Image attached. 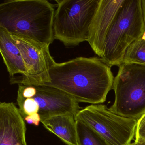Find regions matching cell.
<instances>
[{"label": "cell", "mask_w": 145, "mask_h": 145, "mask_svg": "<svg viewBox=\"0 0 145 145\" xmlns=\"http://www.w3.org/2000/svg\"><path fill=\"white\" fill-rule=\"evenodd\" d=\"M49 73L50 81L46 85L64 91L78 102L92 104L106 101L114 78L111 67L96 57H80L61 63L54 61Z\"/></svg>", "instance_id": "cell-1"}, {"label": "cell", "mask_w": 145, "mask_h": 145, "mask_svg": "<svg viewBox=\"0 0 145 145\" xmlns=\"http://www.w3.org/2000/svg\"><path fill=\"white\" fill-rule=\"evenodd\" d=\"M54 5L46 0H9L0 4V27L44 44L55 40Z\"/></svg>", "instance_id": "cell-2"}, {"label": "cell", "mask_w": 145, "mask_h": 145, "mask_svg": "<svg viewBox=\"0 0 145 145\" xmlns=\"http://www.w3.org/2000/svg\"><path fill=\"white\" fill-rule=\"evenodd\" d=\"M144 32L141 0H124L108 31L101 59L110 67L119 66L128 47Z\"/></svg>", "instance_id": "cell-3"}, {"label": "cell", "mask_w": 145, "mask_h": 145, "mask_svg": "<svg viewBox=\"0 0 145 145\" xmlns=\"http://www.w3.org/2000/svg\"><path fill=\"white\" fill-rule=\"evenodd\" d=\"M101 0L56 1L54 16L55 39L67 46H74L87 41L90 27Z\"/></svg>", "instance_id": "cell-4"}, {"label": "cell", "mask_w": 145, "mask_h": 145, "mask_svg": "<svg viewBox=\"0 0 145 145\" xmlns=\"http://www.w3.org/2000/svg\"><path fill=\"white\" fill-rule=\"evenodd\" d=\"M115 101L110 109L138 120L145 113V65L123 63L114 80Z\"/></svg>", "instance_id": "cell-5"}, {"label": "cell", "mask_w": 145, "mask_h": 145, "mask_svg": "<svg viewBox=\"0 0 145 145\" xmlns=\"http://www.w3.org/2000/svg\"><path fill=\"white\" fill-rule=\"evenodd\" d=\"M98 133L109 145H129L135 135L137 119L115 113L102 104H91L75 116Z\"/></svg>", "instance_id": "cell-6"}, {"label": "cell", "mask_w": 145, "mask_h": 145, "mask_svg": "<svg viewBox=\"0 0 145 145\" xmlns=\"http://www.w3.org/2000/svg\"><path fill=\"white\" fill-rule=\"evenodd\" d=\"M10 35L22 54L27 70V75L16 84L43 85L50 83V69L54 61L50 53V46L23 35Z\"/></svg>", "instance_id": "cell-7"}, {"label": "cell", "mask_w": 145, "mask_h": 145, "mask_svg": "<svg viewBox=\"0 0 145 145\" xmlns=\"http://www.w3.org/2000/svg\"><path fill=\"white\" fill-rule=\"evenodd\" d=\"M35 86L36 92L32 97L39 104L41 120L67 114L75 116L80 110L79 102L64 91L46 85Z\"/></svg>", "instance_id": "cell-8"}, {"label": "cell", "mask_w": 145, "mask_h": 145, "mask_svg": "<svg viewBox=\"0 0 145 145\" xmlns=\"http://www.w3.org/2000/svg\"><path fill=\"white\" fill-rule=\"evenodd\" d=\"M124 0H101L90 27L87 42L101 58L110 26Z\"/></svg>", "instance_id": "cell-9"}, {"label": "cell", "mask_w": 145, "mask_h": 145, "mask_svg": "<svg viewBox=\"0 0 145 145\" xmlns=\"http://www.w3.org/2000/svg\"><path fill=\"white\" fill-rule=\"evenodd\" d=\"M24 119L13 103H0V145H27Z\"/></svg>", "instance_id": "cell-10"}, {"label": "cell", "mask_w": 145, "mask_h": 145, "mask_svg": "<svg viewBox=\"0 0 145 145\" xmlns=\"http://www.w3.org/2000/svg\"><path fill=\"white\" fill-rule=\"evenodd\" d=\"M0 52L11 80L17 74L25 77L27 70L22 54L10 35L0 27Z\"/></svg>", "instance_id": "cell-11"}, {"label": "cell", "mask_w": 145, "mask_h": 145, "mask_svg": "<svg viewBox=\"0 0 145 145\" xmlns=\"http://www.w3.org/2000/svg\"><path fill=\"white\" fill-rule=\"evenodd\" d=\"M46 129L57 136L67 145H78L75 116L61 114L41 120Z\"/></svg>", "instance_id": "cell-12"}, {"label": "cell", "mask_w": 145, "mask_h": 145, "mask_svg": "<svg viewBox=\"0 0 145 145\" xmlns=\"http://www.w3.org/2000/svg\"><path fill=\"white\" fill-rule=\"evenodd\" d=\"M78 145H109L92 128L79 120H76Z\"/></svg>", "instance_id": "cell-13"}, {"label": "cell", "mask_w": 145, "mask_h": 145, "mask_svg": "<svg viewBox=\"0 0 145 145\" xmlns=\"http://www.w3.org/2000/svg\"><path fill=\"white\" fill-rule=\"evenodd\" d=\"M123 63H135L145 65V32L128 47Z\"/></svg>", "instance_id": "cell-14"}, {"label": "cell", "mask_w": 145, "mask_h": 145, "mask_svg": "<svg viewBox=\"0 0 145 145\" xmlns=\"http://www.w3.org/2000/svg\"><path fill=\"white\" fill-rule=\"evenodd\" d=\"M135 137L136 141L145 142V113L137 120Z\"/></svg>", "instance_id": "cell-15"}, {"label": "cell", "mask_w": 145, "mask_h": 145, "mask_svg": "<svg viewBox=\"0 0 145 145\" xmlns=\"http://www.w3.org/2000/svg\"><path fill=\"white\" fill-rule=\"evenodd\" d=\"M24 121H26L29 124L34 125L35 126H39L40 122L41 121V118L39 113L28 115L24 118Z\"/></svg>", "instance_id": "cell-16"}, {"label": "cell", "mask_w": 145, "mask_h": 145, "mask_svg": "<svg viewBox=\"0 0 145 145\" xmlns=\"http://www.w3.org/2000/svg\"><path fill=\"white\" fill-rule=\"evenodd\" d=\"M142 7V14L144 19V27L145 32V0H141Z\"/></svg>", "instance_id": "cell-17"}, {"label": "cell", "mask_w": 145, "mask_h": 145, "mask_svg": "<svg viewBox=\"0 0 145 145\" xmlns=\"http://www.w3.org/2000/svg\"><path fill=\"white\" fill-rule=\"evenodd\" d=\"M129 145H145V142L136 141L131 143Z\"/></svg>", "instance_id": "cell-18"}]
</instances>
